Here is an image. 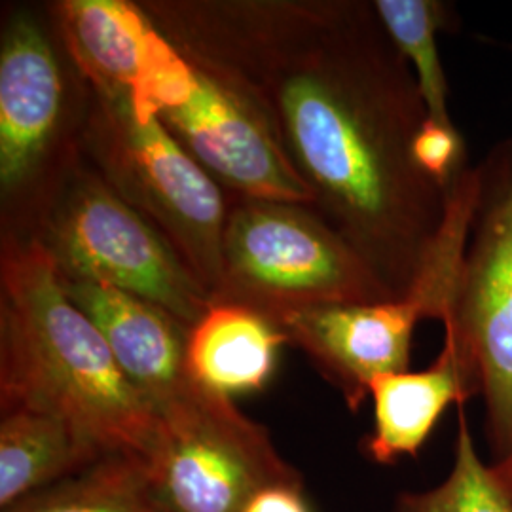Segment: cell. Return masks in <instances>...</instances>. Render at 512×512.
Here are the masks:
<instances>
[{"mask_svg": "<svg viewBox=\"0 0 512 512\" xmlns=\"http://www.w3.org/2000/svg\"><path fill=\"white\" fill-rule=\"evenodd\" d=\"M374 8L416 76L429 118L456 126L439 50L440 33L452 31L458 23L454 6L442 0H374Z\"/></svg>", "mask_w": 512, "mask_h": 512, "instance_id": "17", "label": "cell"}, {"mask_svg": "<svg viewBox=\"0 0 512 512\" xmlns=\"http://www.w3.org/2000/svg\"><path fill=\"white\" fill-rule=\"evenodd\" d=\"M480 395L475 368L458 342L444 334L437 359L418 372L378 376L368 397L374 406V429L366 439V454L380 465L418 456L444 412L465 406Z\"/></svg>", "mask_w": 512, "mask_h": 512, "instance_id": "12", "label": "cell"}, {"mask_svg": "<svg viewBox=\"0 0 512 512\" xmlns=\"http://www.w3.org/2000/svg\"><path fill=\"white\" fill-rule=\"evenodd\" d=\"M105 454L67 421L29 406L2 408L0 507L90 469Z\"/></svg>", "mask_w": 512, "mask_h": 512, "instance_id": "15", "label": "cell"}, {"mask_svg": "<svg viewBox=\"0 0 512 512\" xmlns=\"http://www.w3.org/2000/svg\"><path fill=\"white\" fill-rule=\"evenodd\" d=\"M67 421L105 454L150 459L160 418L67 296L37 241L0 239V408Z\"/></svg>", "mask_w": 512, "mask_h": 512, "instance_id": "2", "label": "cell"}, {"mask_svg": "<svg viewBox=\"0 0 512 512\" xmlns=\"http://www.w3.org/2000/svg\"><path fill=\"white\" fill-rule=\"evenodd\" d=\"M158 418L160 437L147 463L167 512H241L268 486L302 484L268 429L230 397L200 385Z\"/></svg>", "mask_w": 512, "mask_h": 512, "instance_id": "10", "label": "cell"}, {"mask_svg": "<svg viewBox=\"0 0 512 512\" xmlns=\"http://www.w3.org/2000/svg\"><path fill=\"white\" fill-rule=\"evenodd\" d=\"M414 158L421 171L450 190L459 175L471 167L467 145L458 126H444L431 118L425 120L414 141Z\"/></svg>", "mask_w": 512, "mask_h": 512, "instance_id": "19", "label": "cell"}, {"mask_svg": "<svg viewBox=\"0 0 512 512\" xmlns=\"http://www.w3.org/2000/svg\"><path fill=\"white\" fill-rule=\"evenodd\" d=\"M456 454L450 475L439 486L406 492L397 499V512H512L511 497L484 463L463 406L458 412Z\"/></svg>", "mask_w": 512, "mask_h": 512, "instance_id": "18", "label": "cell"}, {"mask_svg": "<svg viewBox=\"0 0 512 512\" xmlns=\"http://www.w3.org/2000/svg\"><path fill=\"white\" fill-rule=\"evenodd\" d=\"M133 109L158 118L228 196L313 203L255 107L171 42L154 55Z\"/></svg>", "mask_w": 512, "mask_h": 512, "instance_id": "7", "label": "cell"}, {"mask_svg": "<svg viewBox=\"0 0 512 512\" xmlns=\"http://www.w3.org/2000/svg\"><path fill=\"white\" fill-rule=\"evenodd\" d=\"M281 346L287 338L266 315L238 304H211L188 332L186 363L198 384L232 399L268 384Z\"/></svg>", "mask_w": 512, "mask_h": 512, "instance_id": "14", "label": "cell"}, {"mask_svg": "<svg viewBox=\"0 0 512 512\" xmlns=\"http://www.w3.org/2000/svg\"><path fill=\"white\" fill-rule=\"evenodd\" d=\"M393 298L311 205L230 196L211 304L275 317L285 311Z\"/></svg>", "mask_w": 512, "mask_h": 512, "instance_id": "5", "label": "cell"}, {"mask_svg": "<svg viewBox=\"0 0 512 512\" xmlns=\"http://www.w3.org/2000/svg\"><path fill=\"white\" fill-rule=\"evenodd\" d=\"M50 4L67 48L92 88L128 93L139 88L156 27L137 0Z\"/></svg>", "mask_w": 512, "mask_h": 512, "instance_id": "13", "label": "cell"}, {"mask_svg": "<svg viewBox=\"0 0 512 512\" xmlns=\"http://www.w3.org/2000/svg\"><path fill=\"white\" fill-rule=\"evenodd\" d=\"M82 158L171 245L213 298L230 196L162 122L139 120L128 92L92 88Z\"/></svg>", "mask_w": 512, "mask_h": 512, "instance_id": "4", "label": "cell"}, {"mask_svg": "<svg viewBox=\"0 0 512 512\" xmlns=\"http://www.w3.org/2000/svg\"><path fill=\"white\" fill-rule=\"evenodd\" d=\"M475 173L458 291L442 327L475 368L495 461L512 450V137L488 148Z\"/></svg>", "mask_w": 512, "mask_h": 512, "instance_id": "9", "label": "cell"}, {"mask_svg": "<svg viewBox=\"0 0 512 512\" xmlns=\"http://www.w3.org/2000/svg\"><path fill=\"white\" fill-rule=\"evenodd\" d=\"M509 52H512V44H509Z\"/></svg>", "mask_w": 512, "mask_h": 512, "instance_id": "22", "label": "cell"}, {"mask_svg": "<svg viewBox=\"0 0 512 512\" xmlns=\"http://www.w3.org/2000/svg\"><path fill=\"white\" fill-rule=\"evenodd\" d=\"M465 247L461 228H444L403 298L302 308L268 319L283 332L287 346L300 349L357 412L378 376L408 370L421 321L442 323L452 310Z\"/></svg>", "mask_w": 512, "mask_h": 512, "instance_id": "8", "label": "cell"}, {"mask_svg": "<svg viewBox=\"0 0 512 512\" xmlns=\"http://www.w3.org/2000/svg\"><path fill=\"white\" fill-rule=\"evenodd\" d=\"M181 54L243 95L393 298L439 236L450 190L414 141L429 118L374 0H137Z\"/></svg>", "mask_w": 512, "mask_h": 512, "instance_id": "1", "label": "cell"}, {"mask_svg": "<svg viewBox=\"0 0 512 512\" xmlns=\"http://www.w3.org/2000/svg\"><path fill=\"white\" fill-rule=\"evenodd\" d=\"M31 241L52 258L59 277L139 296L188 329L211 308L207 289L181 256L84 158L48 203Z\"/></svg>", "mask_w": 512, "mask_h": 512, "instance_id": "6", "label": "cell"}, {"mask_svg": "<svg viewBox=\"0 0 512 512\" xmlns=\"http://www.w3.org/2000/svg\"><path fill=\"white\" fill-rule=\"evenodd\" d=\"M92 86L50 2H8L0 19V239L31 241L82 162Z\"/></svg>", "mask_w": 512, "mask_h": 512, "instance_id": "3", "label": "cell"}, {"mask_svg": "<svg viewBox=\"0 0 512 512\" xmlns=\"http://www.w3.org/2000/svg\"><path fill=\"white\" fill-rule=\"evenodd\" d=\"M2 512H167L147 459L110 454L90 469L21 499Z\"/></svg>", "mask_w": 512, "mask_h": 512, "instance_id": "16", "label": "cell"}, {"mask_svg": "<svg viewBox=\"0 0 512 512\" xmlns=\"http://www.w3.org/2000/svg\"><path fill=\"white\" fill-rule=\"evenodd\" d=\"M241 512H311L302 484H275L260 490Z\"/></svg>", "mask_w": 512, "mask_h": 512, "instance_id": "20", "label": "cell"}, {"mask_svg": "<svg viewBox=\"0 0 512 512\" xmlns=\"http://www.w3.org/2000/svg\"><path fill=\"white\" fill-rule=\"evenodd\" d=\"M492 469H494L495 478L499 480V484L503 486V490L507 492L512 501V450L507 456L495 459Z\"/></svg>", "mask_w": 512, "mask_h": 512, "instance_id": "21", "label": "cell"}, {"mask_svg": "<svg viewBox=\"0 0 512 512\" xmlns=\"http://www.w3.org/2000/svg\"><path fill=\"white\" fill-rule=\"evenodd\" d=\"M59 281L105 336L129 382L156 414L181 403L202 385L186 363L190 329L171 313L110 285L63 277Z\"/></svg>", "mask_w": 512, "mask_h": 512, "instance_id": "11", "label": "cell"}]
</instances>
